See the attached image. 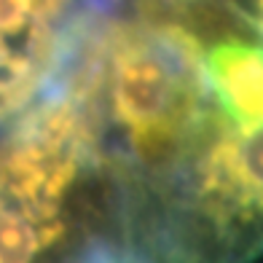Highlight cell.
Segmentation results:
<instances>
[{"label":"cell","instance_id":"1","mask_svg":"<svg viewBox=\"0 0 263 263\" xmlns=\"http://www.w3.org/2000/svg\"><path fill=\"white\" fill-rule=\"evenodd\" d=\"M218 102L231 113L236 129L263 124V46L258 43H215L207 51Z\"/></svg>","mask_w":263,"mask_h":263}]
</instances>
